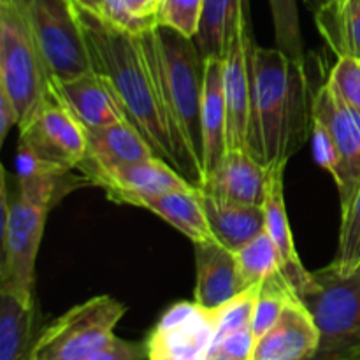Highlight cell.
Wrapping results in <instances>:
<instances>
[{
    "mask_svg": "<svg viewBox=\"0 0 360 360\" xmlns=\"http://www.w3.org/2000/svg\"><path fill=\"white\" fill-rule=\"evenodd\" d=\"M77 171L90 185L101 186L109 200L129 206L141 197L195 188L162 158L137 164H102L84 157Z\"/></svg>",
    "mask_w": 360,
    "mask_h": 360,
    "instance_id": "10",
    "label": "cell"
},
{
    "mask_svg": "<svg viewBox=\"0 0 360 360\" xmlns=\"http://www.w3.org/2000/svg\"><path fill=\"white\" fill-rule=\"evenodd\" d=\"M269 171L250 151L227 150L200 190L220 200L264 206Z\"/></svg>",
    "mask_w": 360,
    "mask_h": 360,
    "instance_id": "15",
    "label": "cell"
},
{
    "mask_svg": "<svg viewBox=\"0 0 360 360\" xmlns=\"http://www.w3.org/2000/svg\"><path fill=\"white\" fill-rule=\"evenodd\" d=\"M199 195L213 238L231 252H239L260 232L266 231L264 206L227 202L202 192L200 188Z\"/></svg>",
    "mask_w": 360,
    "mask_h": 360,
    "instance_id": "20",
    "label": "cell"
},
{
    "mask_svg": "<svg viewBox=\"0 0 360 360\" xmlns=\"http://www.w3.org/2000/svg\"><path fill=\"white\" fill-rule=\"evenodd\" d=\"M255 37L250 23V4L241 7L232 25L224 56V88L227 101V148L248 151L250 91Z\"/></svg>",
    "mask_w": 360,
    "mask_h": 360,
    "instance_id": "11",
    "label": "cell"
},
{
    "mask_svg": "<svg viewBox=\"0 0 360 360\" xmlns=\"http://www.w3.org/2000/svg\"><path fill=\"white\" fill-rule=\"evenodd\" d=\"M49 94L72 112L84 130L127 120L112 91L94 70L72 79H49Z\"/></svg>",
    "mask_w": 360,
    "mask_h": 360,
    "instance_id": "16",
    "label": "cell"
},
{
    "mask_svg": "<svg viewBox=\"0 0 360 360\" xmlns=\"http://www.w3.org/2000/svg\"><path fill=\"white\" fill-rule=\"evenodd\" d=\"M204 0H160L157 23L165 25L190 39L199 34Z\"/></svg>",
    "mask_w": 360,
    "mask_h": 360,
    "instance_id": "30",
    "label": "cell"
},
{
    "mask_svg": "<svg viewBox=\"0 0 360 360\" xmlns=\"http://www.w3.org/2000/svg\"><path fill=\"white\" fill-rule=\"evenodd\" d=\"M301 301L320 330L315 360H352L360 354V266L348 276L330 267L313 273Z\"/></svg>",
    "mask_w": 360,
    "mask_h": 360,
    "instance_id": "6",
    "label": "cell"
},
{
    "mask_svg": "<svg viewBox=\"0 0 360 360\" xmlns=\"http://www.w3.org/2000/svg\"><path fill=\"white\" fill-rule=\"evenodd\" d=\"M213 348L225 352L238 360H252L253 348H255V336H253L252 327L227 334L221 340L214 341Z\"/></svg>",
    "mask_w": 360,
    "mask_h": 360,
    "instance_id": "34",
    "label": "cell"
},
{
    "mask_svg": "<svg viewBox=\"0 0 360 360\" xmlns=\"http://www.w3.org/2000/svg\"><path fill=\"white\" fill-rule=\"evenodd\" d=\"M70 4L91 70L108 84L127 122L139 130L155 155L176 169L174 151L139 32L112 23L77 0H70Z\"/></svg>",
    "mask_w": 360,
    "mask_h": 360,
    "instance_id": "2",
    "label": "cell"
},
{
    "mask_svg": "<svg viewBox=\"0 0 360 360\" xmlns=\"http://www.w3.org/2000/svg\"><path fill=\"white\" fill-rule=\"evenodd\" d=\"M148 355L150 352L146 341H129L112 336L88 360H144Z\"/></svg>",
    "mask_w": 360,
    "mask_h": 360,
    "instance_id": "33",
    "label": "cell"
},
{
    "mask_svg": "<svg viewBox=\"0 0 360 360\" xmlns=\"http://www.w3.org/2000/svg\"><path fill=\"white\" fill-rule=\"evenodd\" d=\"M21 118L16 105L6 91L0 90V143H4L13 127L20 125Z\"/></svg>",
    "mask_w": 360,
    "mask_h": 360,
    "instance_id": "35",
    "label": "cell"
},
{
    "mask_svg": "<svg viewBox=\"0 0 360 360\" xmlns=\"http://www.w3.org/2000/svg\"><path fill=\"white\" fill-rule=\"evenodd\" d=\"M127 306L111 295H97L74 306L41 330L30 360H88L112 336Z\"/></svg>",
    "mask_w": 360,
    "mask_h": 360,
    "instance_id": "7",
    "label": "cell"
},
{
    "mask_svg": "<svg viewBox=\"0 0 360 360\" xmlns=\"http://www.w3.org/2000/svg\"><path fill=\"white\" fill-rule=\"evenodd\" d=\"M63 176L18 179L14 193L2 179V227H0V292L34 302L35 262L44 234L46 218L55 204Z\"/></svg>",
    "mask_w": 360,
    "mask_h": 360,
    "instance_id": "4",
    "label": "cell"
},
{
    "mask_svg": "<svg viewBox=\"0 0 360 360\" xmlns=\"http://www.w3.org/2000/svg\"><path fill=\"white\" fill-rule=\"evenodd\" d=\"M49 79L90 72V58L70 0H23Z\"/></svg>",
    "mask_w": 360,
    "mask_h": 360,
    "instance_id": "8",
    "label": "cell"
},
{
    "mask_svg": "<svg viewBox=\"0 0 360 360\" xmlns=\"http://www.w3.org/2000/svg\"><path fill=\"white\" fill-rule=\"evenodd\" d=\"M320 330L304 302L294 297L278 322L255 341L252 360H315Z\"/></svg>",
    "mask_w": 360,
    "mask_h": 360,
    "instance_id": "14",
    "label": "cell"
},
{
    "mask_svg": "<svg viewBox=\"0 0 360 360\" xmlns=\"http://www.w3.org/2000/svg\"><path fill=\"white\" fill-rule=\"evenodd\" d=\"M204 174H210L227 153V101L224 88V56L204 62ZM206 181V179H204ZM204 186V185H202Z\"/></svg>",
    "mask_w": 360,
    "mask_h": 360,
    "instance_id": "19",
    "label": "cell"
},
{
    "mask_svg": "<svg viewBox=\"0 0 360 360\" xmlns=\"http://www.w3.org/2000/svg\"><path fill=\"white\" fill-rule=\"evenodd\" d=\"M134 18L141 21H157V11L160 0H123Z\"/></svg>",
    "mask_w": 360,
    "mask_h": 360,
    "instance_id": "36",
    "label": "cell"
},
{
    "mask_svg": "<svg viewBox=\"0 0 360 360\" xmlns=\"http://www.w3.org/2000/svg\"><path fill=\"white\" fill-rule=\"evenodd\" d=\"M259 290L260 285H255V287L239 294L238 297L225 302L218 309H213L214 326H217V338H214V341L221 340L224 336L236 333V330L252 327Z\"/></svg>",
    "mask_w": 360,
    "mask_h": 360,
    "instance_id": "29",
    "label": "cell"
},
{
    "mask_svg": "<svg viewBox=\"0 0 360 360\" xmlns=\"http://www.w3.org/2000/svg\"><path fill=\"white\" fill-rule=\"evenodd\" d=\"M311 144L313 157H315L316 164L333 176L338 186L341 183V178H343V165H341L340 153H338V148L327 127L315 116H313L311 127Z\"/></svg>",
    "mask_w": 360,
    "mask_h": 360,
    "instance_id": "32",
    "label": "cell"
},
{
    "mask_svg": "<svg viewBox=\"0 0 360 360\" xmlns=\"http://www.w3.org/2000/svg\"><path fill=\"white\" fill-rule=\"evenodd\" d=\"M311 109L313 116L327 127L340 153L343 178L338 192L343 211L360 188V115L341 98L329 81L313 95Z\"/></svg>",
    "mask_w": 360,
    "mask_h": 360,
    "instance_id": "13",
    "label": "cell"
},
{
    "mask_svg": "<svg viewBox=\"0 0 360 360\" xmlns=\"http://www.w3.org/2000/svg\"><path fill=\"white\" fill-rule=\"evenodd\" d=\"M77 2L83 4L84 7H88V9L94 11V13H104V0H77Z\"/></svg>",
    "mask_w": 360,
    "mask_h": 360,
    "instance_id": "37",
    "label": "cell"
},
{
    "mask_svg": "<svg viewBox=\"0 0 360 360\" xmlns=\"http://www.w3.org/2000/svg\"><path fill=\"white\" fill-rule=\"evenodd\" d=\"M174 151L176 171L195 188L204 179V58L195 39L155 21L139 32Z\"/></svg>",
    "mask_w": 360,
    "mask_h": 360,
    "instance_id": "1",
    "label": "cell"
},
{
    "mask_svg": "<svg viewBox=\"0 0 360 360\" xmlns=\"http://www.w3.org/2000/svg\"><path fill=\"white\" fill-rule=\"evenodd\" d=\"M352 360H360V359H352Z\"/></svg>",
    "mask_w": 360,
    "mask_h": 360,
    "instance_id": "39",
    "label": "cell"
},
{
    "mask_svg": "<svg viewBox=\"0 0 360 360\" xmlns=\"http://www.w3.org/2000/svg\"><path fill=\"white\" fill-rule=\"evenodd\" d=\"M20 139L62 174L77 169L88 153L84 127L51 94L34 116L21 123Z\"/></svg>",
    "mask_w": 360,
    "mask_h": 360,
    "instance_id": "9",
    "label": "cell"
},
{
    "mask_svg": "<svg viewBox=\"0 0 360 360\" xmlns=\"http://www.w3.org/2000/svg\"><path fill=\"white\" fill-rule=\"evenodd\" d=\"M315 16L320 34L338 56L360 60V0H326Z\"/></svg>",
    "mask_w": 360,
    "mask_h": 360,
    "instance_id": "24",
    "label": "cell"
},
{
    "mask_svg": "<svg viewBox=\"0 0 360 360\" xmlns=\"http://www.w3.org/2000/svg\"><path fill=\"white\" fill-rule=\"evenodd\" d=\"M0 90L16 105L20 125L49 97V74L23 0H0Z\"/></svg>",
    "mask_w": 360,
    "mask_h": 360,
    "instance_id": "5",
    "label": "cell"
},
{
    "mask_svg": "<svg viewBox=\"0 0 360 360\" xmlns=\"http://www.w3.org/2000/svg\"><path fill=\"white\" fill-rule=\"evenodd\" d=\"M130 206L143 207L160 217L183 236L190 239L193 245L206 241H217L213 238L202 202H200L199 188L178 190V192L160 193V195L141 197L134 200Z\"/></svg>",
    "mask_w": 360,
    "mask_h": 360,
    "instance_id": "21",
    "label": "cell"
},
{
    "mask_svg": "<svg viewBox=\"0 0 360 360\" xmlns=\"http://www.w3.org/2000/svg\"><path fill=\"white\" fill-rule=\"evenodd\" d=\"M248 4L250 0H204L199 34L195 37L204 58L225 56L236 16Z\"/></svg>",
    "mask_w": 360,
    "mask_h": 360,
    "instance_id": "25",
    "label": "cell"
},
{
    "mask_svg": "<svg viewBox=\"0 0 360 360\" xmlns=\"http://www.w3.org/2000/svg\"><path fill=\"white\" fill-rule=\"evenodd\" d=\"M273 16L276 48L290 58L304 62V42L299 21V0H267Z\"/></svg>",
    "mask_w": 360,
    "mask_h": 360,
    "instance_id": "27",
    "label": "cell"
},
{
    "mask_svg": "<svg viewBox=\"0 0 360 360\" xmlns=\"http://www.w3.org/2000/svg\"><path fill=\"white\" fill-rule=\"evenodd\" d=\"M217 338L213 311L176 302L148 336V360H206Z\"/></svg>",
    "mask_w": 360,
    "mask_h": 360,
    "instance_id": "12",
    "label": "cell"
},
{
    "mask_svg": "<svg viewBox=\"0 0 360 360\" xmlns=\"http://www.w3.org/2000/svg\"><path fill=\"white\" fill-rule=\"evenodd\" d=\"M195 276L193 301L210 311L248 290L239 278L234 252L218 241L195 245Z\"/></svg>",
    "mask_w": 360,
    "mask_h": 360,
    "instance_id": "17",
    "label": "cell"
},
{
    "mask_svg": "<svg viewBox=\"0 0 360 360\" xmlns=\"http://www.w3.org/2000/svg\"><path fill=\"white\" fill-rule=\"evenodd\" d=\"M330 86L360 115V60L350 55L338 56L329 74Z\"/></svg>",
    "mask_w": 360,
    "mask_h": 360,
    "instance_id": "31",
    "label": "cell"
},
{
    "mask_svg": "<svg viewBox=\"0 0 360 360\" xmlns=\"http://www.w3.org/2000/svg\"><path fill=\"white\" fill-rule=\"evenodd\" d=\"M234 255L236 262H238L239 278H241L245 288L262 285L264 281L281 273L280 255H278L273 238L267 231L260 232L255 239H252Z\"/></svg>",
    "mask_w": 360,
    "mask_h": 360,
    "instance_id": "26",
    "label": "cell"
},
{
    "mask_svg": "<svg viewBox=\"0 0 360 360\" xmlns=\"http://www.w3.org/2000/svg\"><path fill=\"white\" fill-rule=\"evenodd\" d=\"M35 304L0 292V360H30Z\"/></svg>",
    "mask_w": 360,
    "mask_h": 360,
    "instance_id": "23",
    "label": "cell"
},
{
    "mask_svg": "<svg viewBox=\"0 0 360 360\" xmlns=\"http://www.w3.org/2000/svg\"><path fill=\"white\" fill-rule=\"evenodd\" d=\"M269 171V181H267L266 200H264V211H266V231L273 238L274 246L280 255L281 274L288 281L295 294H304L313 283V273L306 271L302 266L299 253L295 250L294 238H292L290 224H288L287 206H285L283 195V172L285 167L267 169Z\"/></svg>",
    "mask_w": 360,
    "mask_h": 360,
    "instance_id": "18",
    "label": "cell"
},
{
    "mask_svg": "<svg viewBox=\"0 0 360 360\" xmlns=\"http://www.w3.org/2000/svg\"><path fill=\"white\" fill-rule=\"evenodd\" d=\"M357 359H360V354H359V357H357Z\"/></svg>",
    "mask_w": 360,
    "mask_h": 360,
    "instance_id": "40",
    "label": "cell"
},
{
    "mask_svg": "<svg viewBox=\"0 0 360 360\" xmlns=\"http://www.w3.org/2000/svg\"><path fill=\"white\" fill-rule=\"evenodd\" d=\"M206 360H238V359H234L232 355L225 354V352L217 350V348H211L210 355H207Z\"/></svg>",
    "mask_w": 360,
    "mask_h": 360,
    "instance_id": "38",
    "label": "cell"
},
{
    "mask_svg": "<svg viewBox=\"0 0 360 360\" xmlns=\"http://www.w3.org/2000/svg\"><path fill=\"white\" fill-rule=\"evenodd\" d=\"M304 62L255 46L250 91L248 151L267 169L287 167L313 127Z\"/></svg>",
    "mask_w": 360,
    "mask_h": 360,
    "instance_id": "3",
    "label": "cell"
},
{
    "mask_svg": "<svg viewBox=\"0 0 360 360\" xmlns=\"http://www.w3.org/2000/svg\"><path fill=\"white\" fill-rule=\"evenodd\" d=\"M360 266V188L352 202L341 211L340 241H338L336 259L330 264V269L338 274L354 273Z\"/></svg>",
    "mask_w": 360,
    "mask_h": 360,
    "instance_id": "28",
    "label": "cell"
},
{
    "mask_svg": "<svg viewBox=\"0 0 360 360\" xmlns=\"http://www.w3.org/2000/svg\"><path fill=\"white\" fill-rule=\"evenodd\" d=\"M86 134V157L102 164H137L158 158L153 148L141 136L139 130L127 120L84 130Z\"/></svg>",
    "mask_w": 360,
    "mask_h": 360,
    "instance_id": "22",
    "label": "cell"
}]
</instances>
